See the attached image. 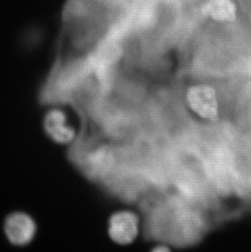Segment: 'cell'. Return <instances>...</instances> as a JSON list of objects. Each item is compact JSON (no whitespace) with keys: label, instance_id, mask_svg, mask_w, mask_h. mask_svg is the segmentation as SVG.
Returning a JSON list of instances; mask_svg holds the SVG:
<instances>
[{"label":"cell","instance_id":"1","mask_svg":"<svg viewBox=\"0 0 251 252\" xmlns=\"http://www.w3.org/2000/svg\"><path fill=\"white\" fill-rule=\"evenodd\" d=\"M185 99L190 110L206 121H216L219 117L218 95L207 84H192L188 88Z\"/></svg>","mask_w":251,"mask_h":252},{"label":"cell","instance_id":"2","mask_svg":"<svg viewBox=\"0 0 251 252\" xmlns=\"http://www.w3.org/2000/svg\"><path fill=\"white\" fill-rule=\"evenodd\" d=\"M108 235L118 245L127 246L134 243L140 233V220L134 212L122 210L109 217Z\"/></svg>","mask_w":251,"mask_h":252},{"label":"cell","instance_id":"3","mask_svg":"<svg viewBox=\"0 0 251 252\" xmlns=\"http://www.w3.org/2000/svg\"><path fill=\"white\" fill-rule=\"evenodd\" d=\"M3 232L12 245L25 247L35 238L37 224L33 217L27 213L12 212L3 222Z\"/></svg>","mask_w":251,"mask_h":252},{"label":"cell","instance_id":"4","mask_svg":"<svg viewBox=\"0 0 251 252\" xmlns=\"http://www.w3.org/2000/svg\"><path fill=\"white\" fill-rule=\"evenodd\" d=\"M43 127L46 135L59 145H68L75 138V130L69 124L64 110L59 108H52L46 113Z\"/></svg>","mask_w":251,"mask_h":252},{"label":"cell","instance_id":"5","mask_svg":"<svg viewBox=\"0 0 251 252\" xmlns=\"http://www.w3.org/2000/svg\"><path fill=\"white\" fill-rule=\"evenodd\" d=\"M201 12L219 23H229L237 17V5L232 0H205Z\"/></svg>","mask_w":251,"mask_h":252}]
</instances>
